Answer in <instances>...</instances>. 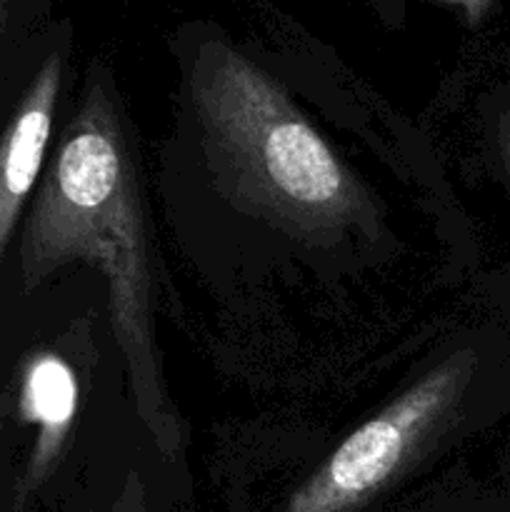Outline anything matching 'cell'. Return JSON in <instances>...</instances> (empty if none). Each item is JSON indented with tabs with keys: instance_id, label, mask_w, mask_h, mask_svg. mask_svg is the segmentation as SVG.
Here are the masks:
<instances>
[{
	"instance_id": "6da1fadb",
	"label": "cell",
	"mask_w": 510,
	"mask_h": 512,
	"mask_svg": "<svg viewBox=\"0 0 510 512\" xmlns=\"http://www.w3.org/2000/svg\"><path fill=\"white\" fill-rule=\"evenodd\" d=\"M28 280L68 260H90L110 283L113 325L128 358L138 410L165 450L178 430L165 405L150 345L148 265L138 190L113 105L98 85L85 95L48 175L23 248Z\"/></svg>"
},
{
	"instance_id": "7a4b0ae2",
	"label": "cell",
	"mask_w": 510,
	"mask_h": 512,
	"mask_svg": "<svg viewBox=\"0 0 510 512\" xmlns=\"http://www.w3.org/2000/svg\"><path fill=\"white\" fill-rule=\"evenodd\" d=\"M193 85L210 153L238 195L303 228L358 213L360 193L338 155L263 70L210 43Z\"/></svg>"
},
{
	"instance_id": "3957f363",
	"label": "cell",
	"mask_w": 510,
	"mask_h": 512,
	"mask_svg": "<svg viewBox=\"0 0 510 512\" xmlns=\"http://www.w3.org/2000/svg\"><path fill=\"white\" fill-rule=\"evenodd\" d=\"M473 370L475 355L470 350L450 355L383 413L360 425L288 500L283 512H355L370 503L458 403Z\"/></svg>"
},
{
	"instance_id": "277c9868",
	"label": "cell",
	"mask_w": 510,
	"mask_h": 512,
	"mask_svg": "<svg viewBox=\"0 0 510 512\" xmlns=\"http://www.w3.org/2000/svg\"><path fill=\"white\" fill-rule=\"evenodd\" d=\"M58 88L60 58L50 55L25 93L18 115L0 145V253L8 243L20 205L28 198L38 178L45 145L50 138V125H53Z\"/></svg>"
},
{
	"instance_id": "5b68a950",
	"label": "cell",
	"mask_w": 510,
	"mask_h": 512,
	"mask_svg": "<svg viewBox=\"0 0 510 512\" xmlns=\"http://www.w3.org/2000/svg\"><path fill=\"white\" fill-rule=\"evenodd\" d=\"M23 405L30 420L40 425V443L35 450V468L45 470L55 458L78 405V385L73 370L58 355H40L25 375Z\"/></svg>"
},
{
	"instance_id": "8992f818",
	"label": "cell",
	"mask_w": 510,
	"mask_h": 512,
	"mask_svg": "<svg viewBox=\"0 0 510 512\" xmlns=\"http://www.w3.org/2000/svg\"><path fill=\"white\" fill-rule=\"evenodd\" d=\"M110 512H143V493H140L138 483L130 480L128 488L123 490V495H120V500Z\"/></svg>"
},
{
	"instance_id": "52a82bcc",
	"label": "cell",
	"mask_w": 510,
	"mask_h": 512,
	"mask_svg": "<svg viewBox=\"0 0 510 512\" xmlns=\"http://www.w3.org/2000/svg\"><path fill=\"white\" fill-rule=\"evenodd\" d=\"M445 3L463 5L465 13L470 15V20H478L480 15H483V10H485V5H488V0H445Z\"/></svg>"
},
{
	"instance_id": "ba28073f",
	"label": "cell",
	"mask_w": 510,
	"mask_h": 512,
	"mask_svg": "<svg viewBox=\"0 0 510 512\" xmlns=\"http://www.w3.org/2000/svg\"><path fill=\"white\" fill-rule=\"evenodd\" d=\"M508 163H510V128H508Z\"/></svg>"
}]
</instances>
